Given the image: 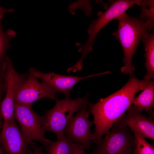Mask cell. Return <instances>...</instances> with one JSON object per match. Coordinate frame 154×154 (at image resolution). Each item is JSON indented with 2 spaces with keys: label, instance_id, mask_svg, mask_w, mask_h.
<instances>
[{
  "label": "cell",
  "instance_id": "cell-1",
  "mask_svg": "<svg viewBox=\"0 0 154 154\" xmlns=\"http://www.w3.org/2000/svg\"><path fill=\"white\" fill-rule=\"evenodd\" d=\"M149 81L139 79L133 74L129 75L127 83L117 91L101 98L96 103H89L88 110L93 116L95 125L91 141L99 143L102 136L125 114L136 94L144 89Z\"/></svg>",
  "mask_w": 154,
  "mask_h": 154
},
{
  "label": "cell",
  "instance_id": "cell-2",
  "mask_svg": "<svg viewBox=\"0 0 154 154\" xmlns=\"http://www.w3.org/2000/svg\"><path fill=\"white\" fill-rule=\"evenodd\" d=\"M115 19L118 21V28L112 35L120 43L123 52L124 66L120 70L124 74L130 75L135 70L132 64L133 56L139 42L151 31L154 21H143L129 16L125 12Z\"/></svg>",
  "mask_w": 154,
  "mask_h": 154
},
{
  "label": "cell",
  "instance_id": "cell-3",
  "mask_svg": "<svg viewBox=\"0 0 154 154\" xmlns=\"http://www.w3.org/2000/svg\"><path fill=\"white\" fill-rule=\"evenodd\" d=\"M88 94L83 98L72 100L69 97L60 100L56 98V103L52 109L47 110L42 116V128L45 132L54 133L57 139L64 138V130L73 114L88 105Z\"/></svg>",
  "mask_w": 154,
  "mask_h": 154
},
{
  "label": "cell",
  "instance_id": "cell-4",
  "mask_svg": "<svg viewBox=\"0 0 154 154\" xmlns=\"http://www.w3.org/2000/svg\"><path fill=\"white\" fill-rule=\"evenodd\" d=\"M140 0H117L113 1L104 12L97 13V18L93 20L89 25L88 30V39L81 45L78 51L82 54L80 61L83 60L92 50L94 39L100 31L109 22L125 12L133 6L140 5Z\"/></svg>",
  "mask_w": 154,
  "mask_h": 154
},
{
  "label": "cell",
  "instance_id": "cell-5",
  "mask_svg": "<svg viewBox=\"0 0 154 154\" xmlns=\"http://www.w3.org/2000/svg\"><path fill=\"white\" fill-rule=\"evenodd\" d=\"M91 154H132L135 146L133 133L127 127L113 125Z\"/></svg>",
  "mask_w": 154,
  "mask_h": 154
},
{
  "label": "cell",
  "instance_id": "cell-6",
  "mask_svg": "<svg viewBox=\"0 0 154 154\" xmlns=\"http://www.w3.org/2000/svg\"><path fill=\"white\" fill-rule=\"evenodd\" d=\"M14 117L21 132L30 143L33 140L45 146L49 140L46 138L42 128V116L35 113L31 106L14 104Z\"/></svg>",
  "mask_w": 154,
  "mask_h": 154
},
{
  "label": "cell",
  "instance_id": "cell-7",
  "mask_svg": "<svg viewBox=\"0 0 154 154\" xmlns=\"http://www.w3.org/2000/svg\"><path fill=\"white\" fill-rule=\"evenodd\" d=\"M5 65L3 74V80L6 88V94L1 101L0 111L4 121L3 126H6L14 117V98L19 85L25 79L27 74H20L15 70L10 58L5 56Z\"/></svg>",
  "mask_w": 154,
  "mask_h": 154
},
{
  "label": "cell",
  "instance_id": "cell-8",
  "mask_svg": "<svg viewBox=\"0 0 154 154\" xmlns=\"http://www.w3.org/2000/svg\"><path fill=\"white\" fill-rule=\"evenodd\" d=\"M35 68L29 69L27 77L17 87L14 104L32 106L35 102L44 98L55 100V93L35 76Z\"/></svg>",
  "mask_w": 154,
  "mask_h": 154
},
{
  "label": "cell",
  "instance_id": "cell-9",
  "mask_svg": "<svg viewBox=\"0 0 154 154\" xmlns=\"http://www.w3.org/2000/svg\"><path fill=\"white\" fill-rule=\"evenodd\" d=\"M88 105L84 106L71 117L64 131L66 137L74 143L82 145L88 151L91 145V127L94 124L93 121H91L88 119L90 114Z\"/></svg>",
  "mask_w": 154,
  "mask_h": 154
},
{
  "label": "cell",
  "instance_id": "cell-10",
  "mask_svg": "<svg viewBox=\"0 0 154 154\" xmlns=\"http://www.w3.org/2000/svg\"><path fill=\"white\" fill-rule=\"evenodd\" d=\"M30 143L22 133L15 117L0 133V144L6 154H32Z\"/></svg>",
  "mask_w": 154,
  "mask_h": 154
},
{
  "label": "cell",
  "instance_id": "cell-11",
  "mask_svg": "<svg viewBox=\"0 0 154 154\" xmlns=\"http://www.w3.org/2000/svg\"><path fill=\"white\" fill-rule=\"evenodd\" d=\"M102 74L101 73L84 77H78L60 75L53 72L43 73L35 68L34 71V75L38 79L41 80L55 93H62L66 97H69L72 89L81 80Z\"/></svg>",
  "mask_w": 154,
  "mask_h": 154
},
{
  "label": "cell",
  "instance_id": "cell-12",
  "mask_svg": "<svg viewBox=\"0 0 154 154\" xmlns=\"http://www.w3.org/2000/svg\"><path fill=\"white\" fill-rule=\"evenodd\" d=\"M125 114L115 125L134 128L139 131L145 138L154 141V121L149 117L141 113V111L132 104Z\"/></svg>",
  "mask_w": 154,
  "mask_h": 154
},
{
  "label": "cell",
  "instance_id": "cell-13",
  "mask_svg": "<svg viewBox=\"0 0 154 154\" xmlns=\"http://www.w3.org/2000/svg\"><path fill=\"white\" fill-rule=\"evenodd\" d=\"M145 51V66L146 73L143 80H153L154 78V33H147L143 38Z\"/></svg>",
  "mask_w": 154,
  "mask_h": 154
},
{
  "label": "cell",
  "instance_id": "cell-14",
  "mask_svg": "<svg viewBox=\"0 0 154 154\" xmlns=\"http://www.w3.org/2000/svg\"><path fill=\"white\" fill-rule=\"evenodd\" d=\"M133 106L141 112L150 111L154 107V81L149 80L142 92L133 100Z\"/></svg>",
  "mask_w": 154,
  "mask_h": 154
},
{
  "label": "cell",
  "instance_id": "cell-15",
  "mask_svg": "<svg viewBox=\"0 0 154 154\" xmlns=\"http://www.w3.org/2000/svg\"><path fill=\"white\" fill-rule=\"evenodd\" d=\"M74 143L67 137L54 141L49 140L45 146L46 154H71Z\"/></svg>",
  "mask_w": 154,
  "mask_h": 154
},
{
  "label": "cell",
  "instance_id": "cell-16",
  "mask_svg": "<svg viewBox=\"0 0 154 154\" xmlns=\"http://www.w3.org/2000/svg\"><path fill=\"white\" fill-rule=\"evenodd\" d=\"M129 129L133 133L134 136L135 144L132 154H154V146L147 142L137 129Z\"/></svg>",
  "mask_w": 154,
  "mask_h": 154
},
{
  "label": "cell",
  "instance_id": "cell-17",
  "mask_svg": "<svg viewBox=\"0 0 154 154\" xmlns=\"http://www.w3.org/2000/svg\"><path fill=\"white\" fill-rule=\"evenodd\" d=\"M0 19V64L4 60L5 53L8 49L10 45V41L16 35L14 31L9 29L6 33L3 30L1 25V20Z\"/></svg>",
  "mask_w": 154,
  "mask_h": 154
},
{
  "label": "cell",
  "instance_id": "cell-18",
  "mask_svg": "<svg viewBox=\"0 0 154 154\" xmlns=\"http://www.w3.org/2000/svg\"><path fill=\"white\" fill-rule=\"evenodd\" d=\"M141 12L140 15V19L143 21H154V7L141 8Z\"/></svg>",
  "mask_w": 154,
  "mask_h": 154
},
{
  "label": "cell",
  "instance_id": "cell-19",
  "mask_svg": "<svg viewBox=\"0 0 154 154\" xmlns=\"http://www.w3.org/2000/svg\"><path fill=\"white\" fill-rule=\"evenodd\" d=\"M30 146L33 150L32 154H46L43 150V147L38 146L35 142L31 141Z\"/></svg>",
  "mask_w": 154,
  "mask_h": 154
},
{
  "label": "cell",
  "instance_id": "cell-20",
  "mask_svg": "<svg viewBox=\"0 0 154 154\" xmlns=\"http://www.w3.org/2000/svg\"><path fill=\"white\" fill-rule=\"evenodd\" d=\"M84 147L82 145L74 143L71 154H86Z\"/></svg>",
  "mask_w": 154,
  "mask_h": 154
},
{
  "label": "cell",
  "instance_id": "cell-21",
  "mask_svg": "<svg viewBox=\"0 0 154 154\" xmlns=\"http://www.w3.org/2000/svg\"><path fill=\"white\" fill-rule=\"evenodd\" d=\"M5 87L1 74H0V104L1 102V96L3 90ZM2 118L0 111V129L2 125L1 118Z\"/></svg>",
  "mask_w": 154,
  "mask_h": 154
},
{
  "label": "cell",
  "instance_id": "cell-22",
  "mask_svg": "<svg viewBox=\"0 0 154 154\" xmlns=\"http://www.w3.org/2000/svg\"><path fill=\"white\" fill-rule=\"evenodd\" d=\"M15 10L13 8L7 9L0 6V19H2L4 15L7 13H13Z\"/></svg>",
  "mask_w": 154,
  "mask_h": 154
},
{
  "label": "cell",
  "instance_id": "cell-23",
  "mask_svg": "<svg viewBox=\"0 0 154 154\" xmlns=\"http://www.w3.org/2000/svg\"><path fill=\"white\" fill-rule=\"evenodd\" d=\"M4 151L2 147L0 146V154H3Z\"/></svg>",
  "mask_w": 154,
  "mask_h": 154
}]
</instances>
